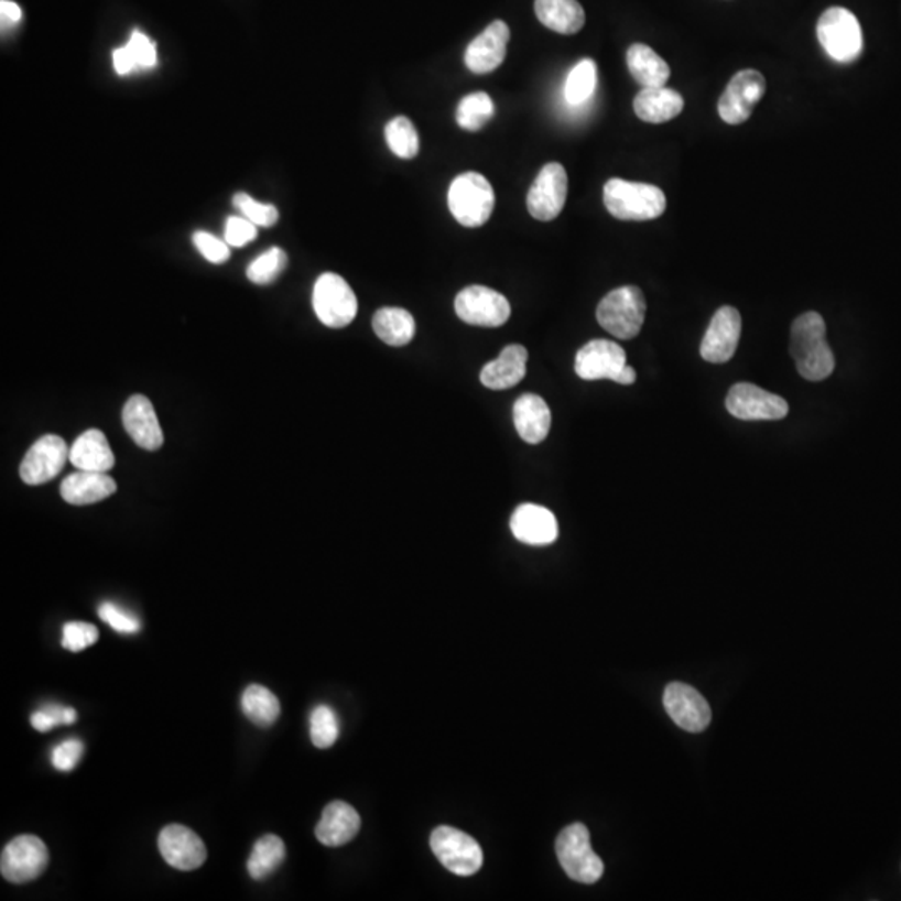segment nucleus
<instances>
[{"instance_id": "f257e3e1", "label": "nucleus", "mask_w": 901, "mask_h": 901, "mask_svg": "<svg viewBox=\"0 0 901 901\" xmlns=\"http://www.w3.org/2000/svg\"><path fill=\"white\" fill-rule=\"evenodd\" d=\"M790 352L800 374L808 381H825L835 371V356L826 343V324L818 313L810 311L796 317Z\"/></svg>"}, {"instance_id": "f03ea898", "label": "nucleus", "mask_w": 901, "mask_h": 901, "mask_svg": "<svg viewBox=\"0 0 901 901\" xmlns=\"http://www.w3.org/2000/svg\"><path fill=\"white\" fill-rule=\"evenodd\" d=\"M606 209L619 220H651L666 210L660 187L625 180H609L603 189Z\"/></svg>"}, {"instance_id": "7ed1b4c3", "label": "nucleus", "mask_w": 901, "mask_h": 901, "mask_svg": "<svg viewBox=\"0 0 901 901\" xmlns=\"http://www.w3.org/2000/svg\"><path fill=\"white\" fill-rule=\"evenodd\" d=\"M447 206L465 228H479L488 222L495 209V191L479 173H465L450 183Z\"/></svg>"}, {"instance_id": "20e7f679", "label": "nucleus", "mask_w": 901, "mask_h": 901, "mask_svg": "<svg viewBox=\"0 0 901 901\" xmlns=\"http://www.w3.org/2000/svg\"><path fill=\"white\" fill-rule=\"evenodd\" d=\"M647 316V300L640 287L623 286L603 297L596 319L603 329L618 339H633L640 334Z\"/></svg>"}, {"instance_id": "39448f33", "label": "nucleus", "mask_w": 901, "mask_h": 901, "mask_svg": "<svg viewBox=\"0 0 901 901\" xmlns=\"http://www.w3.org/2000/svg\"><path fill=\"white\" fill-rule=\"evenodd\" d=\"M575 371L585 381L609 379L625 386L637 381V371L627 365L625 349L608 339H595L583 346L576 355Z\"/></svg>"}, {"instance_id": "423d86ee", "label": "nucleus", "mask_w": 901, "mask_h": 901, "mask_svg": "<svg viewBox=\"0 0 901 901\" xmlns=\"http://www.w3.org/2000/svg\"><path fill=\"white\" fill-rule=\"evenodd\" d=\"M556 855L561 867L572 880L591 884L603 877L605 865L593 850L588 828L583 823L566 826L560 833Z\"/></svg>"}, {"instance_id": "0eeeda50", "label": "nucleus", "mask_w": 901, "mask_h": 901, "mask_svg": "<svg viewBox=\"0 0 901 901\" xmlns=\"http://www.w3.org/2000/svg\"><path fill=\"white\" fill-rule=\"evenodd\" d=\"M819 44L836 63H851L864 48L860 22L845 8L823 12L816 25Z\"/></svg>"}, {"instance_id": "6e6552de", "label": "nucleus", "mask_w": 901, "mask_h": 901, "mask_svg": "<svg viewBox=\"0 0 901 901\" xmlns=\"http://www.w3.org/2000/svg\"><path fill=\"white\" fill-rule=\"evenodd\" d=\"M313 307L324 326L341 329L355 321L358 300L346 279L334 272H324L314 284Z\"/></svg>"}, {"instance_id": "1a4fd4ad", "label": "nucleus", "mask_w": 901, "mask_h": 901, "mask_svg": "<svg viewBox=\"0 0 901 901\" xmlns=\"http://www.w3.org/2000/svg\"><path fill=\"white\" fill-rule=\"evenodd\" d=\"M431 850L450 873L471 877L482 867V850L468 833L453 826H437L431 833Z\"/></svg>"}, {"instance_id": "9d476101", "label": "nucleus", "mask_w": 901, "mask_h": 901, "mask_svg": "<svg viewBox=\"0 0 901 901\" xmlns=\"http://www.w3.org/2000/svg\"><path fill=\"white\" fill-rule=\"evenodd\" d=\"M767 93V80L758 70L747 69L735 74L718 100L719 118L726 124L738 126L751 118L755 106Z\"/></svg>"}, {"instance_id": "9b49d317", "label": "nucleus", "mask_w": 901, "mask_h": 901, "mask_svg": "<svg viewBox=\"0 0 901 901\" xmlns=\"http://www.w3.org/2000/svg\"><path fill=\"white\" fill-rule=\"evenodd\" d=\"M48 851L39 836L21 835L6 845L0 857V871L11 883H28L44 873Z\"/></svg>"}, {"instance_id": "f8f14e48", "label": "nucleus", "mask_w": 901, "mask_h": 901, "mask_svg": "<svg viewBox=\"0 0 901 901\" xmlns=\"http://www.w3.org/2000/svg\"><path fill=\"white\" fill-rule=\"evenodd\" d=\"M726 410L741 421H780L788 416L786 401L751 382H738L729 389Z\"/></svg>"}, {"instance_id": "ddd939ff", "label": "nucleus", "mask_w": 901, "mask_h": 901, "mask_svg": "<svg viewBox=\"0 0 901 901\" xmlns=\"http://www.w3.org/2000/svg\"><path fill=\"white\" fill-rule=\"evenodd\" d=\"M456 314L463 323L479 327H499L511 316L510 301L498 291L469 286L456 296Z\"/></svg>"}, {"instance_id": "4468645a", "label": "nucleus", "mask_w": 901, "mask_h": 901, "mask_svg": "<svg viewBox=\"0 0 901 901\" xmlns=\"http://www.w3.org/2000/svg\"><path fill=\"white\" fill-rule=\"evenodd\" d=\"M568 197V174L565 167L557 162H550L541 169L530 193H528V210L534 219H556L565 207Z\"/></svg>"}, {"instance_id": "2eb2a0df", "label": "nucleus", "mask_w": 901, "mask_h": 901, "mask_svg": "<svg viewBox=\"0 0 901 901\" xmlns=\"http://www.w3.org/2000/svg\"><path fill=\"white\" fill-rule=\"evenodd\" d=\"M67 462H69V447L66 441L55 434H47L28 450L19 473L25 485H44L57 478Z\"/></svg>"}, {"instance_id": "dca6fc26", "label": "nucleus", "mask_w": 901, "mask_h": 901, "mask_svg": "<svg viewBox=\"0 0 901 901\" xmlns=\"http://www.w3.org/2000/svg\"><path fill=\"white\" fill-rule=\"evenodd\" d=\"M664 708L680 728L702 734L712 721V708L702 693L685 683H671L664 690Z\"/></svg>"}, {"instance_id": "f3484780", "label": "nucleus", "mask_w": 901, "mask_h": 901, "mask_svg": "<svg viewBox=\"0 0 901 901\" xmlns=\"http://www.w3.org/2000/svg\"><path fill=\"white\" fill-rule=\"evenodd\" d=\"M741 336L740 311L731 306H723L716 311L703 337L702 358L713 365L728 362L737 352Z\"/></svg>"}, {"instance_id": "a211bd4d", "label": "nucleus", "mask_w": 901, "mask_h": 901, "mask_svg": "<svg viewBox=\"0 0 901 901\" xmlns=\"http://www.w3.org/2000/svg\"><path fill=\"white\" fill-rule=\"evenodd\" d=\"M159 851L176 870L193 871L203 867L207 858L206 845L193 829L183 825H169L159 833Z\"/></svg>"}, {"instance_id": "6ab92c4d", "label": "nucleus", "mask_w": 901, "mask_h": 901, "mask_svg": "<svg viewBox=\"0 0 901 901\" xmlns=\"http://www.w3.org/2000/svg\"><path fill=\"white\" fill-rule=\"evenodd\" d=\"M510 37V28L506 22H492L466 48V67L475 74H489L498 69L504 61Z\"/></svg>"}, {"instance_id": "aec40b11", "label": "nucleus", "mask_w": 901, "mask_h": 901, "mask_svg": "<svg viewBox=\"0 0 901 901\" xmlns=\"http://www.w3.org/2000/svg\"><path fill=\"white\" fill-rule=\"evenodd\" d=\"M122 424L135 444L145 450H158L164 443L161 424L148 398L135 394L126 403Z\"/></svg>"}, {"instance_id": "412c9836", "label": "nucleus", "mask_w": 901, "mask_h": 901, "mask_svg": "<svg viewBox=\"0 0 901 901\" xmlns=\"http://www.w3.org/2000/svg\"><path fill=\"white\" fill-rule=\"evenodd\" d=\"M511 531L518 541L530 546H547L560 534L556 517L538 504H521L511 518Z\"/></svg>"}, {"instance_id": "4be33fe9", "label": "nucleus", "mask_w": 901, "mask_h": 901, "mask_svg": "<svg viewBox=\"0 0 901 901\" xmlns=\"http://www.w3.org/2000/svg\"><path fill=\"white\" fill-rule=\"evenodd\" d=\"M361 828L358 812L346 802H333L324 808L316 826V836L326 847H343L351 842Z\"/></svg>"}, {"instance_id": "5701e85b", "label": "nucleus", "mask_w": 901, "mask_h": 901, "mask_svg": "<svg viewBox=\"0 0 901 901\" xmlns=\"http://www.w3.org/2000/svg\"><path fill=\"white\" fill-rule=\"evenodd\" d=\"M528 351L520 345H511L502 349L501 355L495 361L488 362L482 368V384L492 391L514 388L523 381L527 376Z\"/></svg>"}, {"instance_id": "b1692460", "label": "nucleus", "mask_w": 901, "mask_h": 901, "mask_svg": "<svg viewBox=\"0 0 901 901\" xmlns=\"http://www.w3.org/2000/svg\"><path fill=\"white\" fill-rule=\"evenodd\" d=\"M634 112L641 121L663 124L679 118L685 107L682 94L667 87H643L634 97Z\"/></svg>"}, {"instance_id": "393cba45", "label": "nucleus", "mask_w": 901, "mask_h": 901, "mask_svg": "<svg viewBox=\"0 0 901 901\" xmlns=\"http://www.w3.org/2000/svg\"><path fill=\"white\" fill-rule=\"evenodd\" d=\"M118 491V485L107 473L77 471L61 485V495L69 504L86 506L102 501Z\"/></svg>"}, {"instance_id": "a878e982", "label": "nucleus", "mask_w": 901, "mask_h": 901, "mask_svg": "<svg viewBox=\"0 0 901 901\" xmlns=\"http://www.w3.org/2000/svg\"><path fill=\"white\" fill-rule=\"evenodd\" d=\"M69 462L80 471L107 473L116 465L109 441L99 430L86 431L74 441L69 449Z\"/></svg>"}, {"instance_id": "bb28decb", "label": "nucleus", "mask_w": 901, "mask_h": 901, "mask_svg": "<svg viewBox=\"0 0 901 901\" xmlns=\"http://www.w3.org/2000/svg\"><path fill=\"white\" fill-rule=\"evenodd\" d=\"M514 426L521 439L530 444H540L546 439L551 430V411L546 401L536 394H523L514 403Z\"/></svg>"}, {"instance_id": "cd10ccee", "label": "nucleus", "mask_w": 901, "mask_h": 901, "mask_svg": "<svg viewBox=\"0 0 901 901\" xmlns=\"http://www.w3.org/2000/svg\"><path fill=\"white\" fill-rule=\"evenodd\" d=\"M534 12L541 24L563 35L578 34L586 22L578 0H536Z\"/></svg>"}, {"instance_id": "c85d7f7f", "label": "nucleus", "mask_w": 901, "mask_h": 901, "mask_svg": "<svg viewBox=\"0 0 901 901\" xmlns=\"http://www.w3.org/2000/svg\"><path fill=\"white\" fill-rule=\"evenodd\" d=\"M376 336L388 346L401 348L410 345L416 334V323L410 311L401 307H382L372 317Z\"/></svg>"}, {"instance_id": "c756f323", "label": "nucleus", "mask_w": 901, "mask_h": 901, "mask_svg": "<svg viewBox=\"0 0 901 901\" xmlns=\"http://www.w3.org/2000/svg\"><path fill=\"white\" fill-rule=\"evenodd\" d=\"M627 64L633 79L643 87H663L671 76L666 61L644 44L628 48Z\"/></svg>"}, {"instance_id": "7c9ffc66", "label": "nucleus", "mask_w": 901, "mask_h": 901, "mask_svg": "<svg viewBox=\"0 0 901 901\" xmlns=\"http://www.w3.org/2000/svg\"><path fill=\"white\" fill-rule=\"evenodd\" d=\"M112 64L119 76H129L135 69H152L158 64V48L148 35L134 31L124 47L112 52Z\"/></svg>"}, {"instance_id": "2f4dec72", "label": "nucleus", "mask_w": 901, "mask_h": 901, "mask_svg": "<svg viewBox=\"0 0 901 901\" xmlns=\"http://www.w3.org/2000/svg\"><path fill=\"white\" fill-rule=\"evenodd\" d=\"M286 860V847L283 839L275 835H265L256 842L248 860V871L254 880H264L274 873Z\"/></svg>"}, {"instance_id": "473e14b6", "label": "nucleus", "mask_w": 901, "mask_h": 901, "mask_svg": "<svg viewBox=\"0 0 901 901\" xmlns=\"http://www.w3.org/2000/svg\"><path fill=\"white\" fill-rule=\"evenodd\" d=\"M241 706L245 715L261 728L274 725L281 713V705L274 693L261 685H251L246 690Z\"/></svg>"}, {"instance_id": "72a5a7b5", "label": "nucleus", "mask_w": 901, "mask_h": 901, "mask_svg": "<svg viewBox=\"0 0 901 901\" xmlns=\"http://www.w3.org/2000/svg\"><path fill=\"white\" fill-rule=\"evenodd\" d=\"M495 116V104L486 93L469 94L463 97L456 110V121L466 131L476 132L485 128Z\"/></svg>"}, {"instance_id": "f704fd0d", "label": "nucleus", "mask_w": 901, "mask_h": 901, "mask_svg": "<svg viewBox=\"0 0 901 901\" xmlns=\"http://www.w3.org/2000/svg\"><path fill=\"white\" fill-rule=\"evenodd\" d=\"M386 142L392 154L401 159H414L420 152V135L410 119L400 116L386 124Z\"/></svg>"}, {"instance_id": "c9c22d12", "label": "nucleus", "mask_w": 901, "mask_h": 901, "mask_svg": "<svg viewBox=\"0 0 901 901\" xmlns=\"http://www.w3.org/2000/svg\"><path fill=\"white\" fill-rule=\"evenodd\" d=\"M598 84V69L591 59H583L573 67L566 80L565 96L572 106H582L591 99Z\"/></svg>"}, {"instance_id": "e433bc0d", "label": "nucleus", "mask_w": 901, "mask_h": 901, "mask_svg": "<svg viewBox=\"0 0 901 901\" xmlns=\"http://www.w3.org/2000/svg\"><path fill=\"white\" fill-rule=\"evenodd\" d=\"M286 265V252L281 248H271L249 264L246 274H248V279L251 283L265 286V284L274 283L275 279L283 274Z\"/></svg>"}, {"instance_id": "4c0bfd02", "label": "nucleus", "mask_w": 901, "mask_h": 901, "mask_svg": "<svg viewBox=\"0 0 901 901\" xmlns=\"http://www.w3.org/2000/svg\"><path fill=\"white\" fill-rule=\"evenodd\" d=\"M311 741L317 748H329L339 737V718L329 706L319 705L313 709L310 718Z\"/></svg>"}, {"instance_id": "58836bf2", "label": "nucleus", "mask_w": 901, "mask_h": 901, "mask_svg": "<svg viewBox=\"0 0 901 901\" xmlns=\"http://www.w3.org/2000/svg\"><path fill=\"white\" fill-rule=\"evenodd\" d=\"M232 203L241 210L242 216L256 224L258 228L259 226L261 228H272L278 222L279 213L272 204L258 203V200L252 199L251 196L245 193L236 194Z\"/></svg>"}, {"instance_id": "ea45409f", "label": "nucleus", "mask_w": 901, "mask_h": 901, "mask_svg": "<svg viewBox=\"0 0 901 901\" xmlns=\"http://www.w3.org/2000/svg\"><path fill=\"white\" fill-rule=\"evenodd\" d=\"M99 616L104 623L109 625L112 630L122 634H134L141 630V621L138 616L126 611L116 603L106 601L99 606Z\"/></svg>"}, {"instance_id": "a19ab883", "label": "nucleus", "mask_w": 901, "mask_h": 901, "mask_svg": "<svg viewBox=\"0 0 901 901\" xmlns=\"http://www.w3.org/2000/svg\"><path fill=\"white\" fill-rule=\"evenodd\" d=\"M76 719L77 713L74 708H69V706L47 705L31 716V725L34 726L37 731H41V734H45V731H51L55 726L73 725V723H76Z\"/></svg>"}, {"instance_id": "79ce46f5", "label": "nucleus", "mask_w": 901, "mask_h": 901, "mask_svg": "<svg viewBox=\"0 0 901 901\" xmlns=\"http://www.w3.org/2000/svg\"><path fill=\"white\" fill-rule=\"evenodd\" d=\"M97 638H99V631L94 625L83 623V621L64 625L63 647L73 651V653H79V651L93 647Z\"/></svg>"}, {"instance_id": "37998d69", "label": "nucleus", "mask_w": 901, "mask_h": 901, "mask_svg": "<svg viewBox=\"0 0 901 901\" xmlns=\"http://www.w3.org/2000/svg\"><path fill=\"white\" fill-rule=\"evenodd\" d=\"M193 241L197 251H199L207 261L213 262V264H222V262L228 261L229 256H231L228 242L220 241V239L209 235V232L197 231L196 235L193 236Z\"/></svg>"}, {"instance_id": "c03bdc74", "label": "nucleus", "mask_w": 901, "mask_h": 901, "mask_svg": "<svg viewBox=\"0 0 901 901\" xmlns=\"http://www.w3.org/2000/svg\"><path fill=\"white\" fill-rule=\"evenodd\" d=\"M256 236H258V226L252 224L251 220L246 219V217H228L224 238H226V242H228L229 246H232V248H242V246L254 241Z\"/></svg>"}, {"instance_id": "a18cd8bd", "label": "nucleus", "mask_w": 901, "mask_h": 901, "mask_svg": "<svg viewBox=\"0 0 901 901\" xmlns=\"http://www.w3.org/2000/svg\"><path fill=\"white\" fill-rule=\"evenodd\" d=\"M83 741L77 740V738H70V740L63 741V743L54 748V751H52V764H54L55 770L67 773V771H73L74 768L77 767L80 758H83Z\"/></svg>"}, {"instance_id": "49530a36", "label": "nucleus", "mask_w": 901, "mask_h": 901, "mask_svg": "<svg viewBox=\"0 0 901 901\" xmlns=\"http://www.w3.org/2000/svg\"><path fill=\"white\" fill-rule=\"evenodd\" d=\"M0 15H2V28H14L21 22L22 9L12 0L0 2Z\"/></svg>"}]
</instances>
